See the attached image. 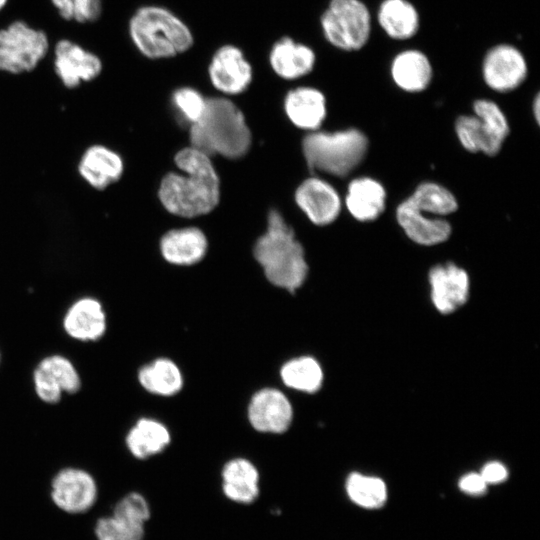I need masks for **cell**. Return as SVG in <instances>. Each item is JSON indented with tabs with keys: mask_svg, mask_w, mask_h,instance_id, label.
I'll return each instance as SVG.
<instances>
[{
	"mask_svg": "<svg viewBox=\"0 0 540 540\" xmlns=\"http://www.w3.org/2000/svg\"><path fill=\"white\" fill-rule=\"evenodd\" d=\"M180 171H169L160 179L157 198L171 216L195 219L211 214L220 204V174L206 153L190 146L181 147L173 156Z\"/></svg>",
	"mask_w": 540,
	"mask_h": 540,
	"instance_id": "6da1fadb",
	"label": "cell"
},
{
	"mask_svg": "<svg viewBox=\"0 0 540 540\" xmlns=\"http://www.w3.org/2000/svg\"><path fill=\"white\" fill-rule=\"evenodd\" d=\"M252 255L266 280L294 293L308 276L305 249L293 227L278 209H270L262 233L256 238Z\"/></svg>",
	"mask_w": 540,
	"mask_h": 540,
	"instance_id": "7a4b0ae2",
	"label": "cell"
},
{
	"mask_svg": "<svg viewBox=\"0 0 540 540\" xmlns=\"http://www.w3.org/2000/svg\"><path fill=\"white\" fill-rule=\"evenodd\" d=\"M188 145L210 157L238 160L251 150L253 134L244 111L226 96H209L198 121L188 127Z\"/></svg>",
	"mask_w": 540,
	"mask_h": 540,
	"instance_id": "3957f363",
	"label": "cell"
},
{
	"mask_svg": "<svg viewBox=\"0 0 540 540\" xmlns=\"http://www.w3.org/2000/svg\"><path fill=\"white\" fill-rule=\"evenodd\" d=\"M128 35L136 50L149 60H166L188 52L195 37L174 11L158 4L138 7L130 16Z\"/></svg>",
	"mask_w": 540,
	"mask_h": 540,
	"instance_id": "277c9868",
	"label": "cell"
},
{
	"mask_svg": "<svg viewBox=\"0 0 540 540\" xmlns=\"http://www.w3.org/2000/svg\"><path fill=\"white\" fill-rule=\"evenodd\" d=\"M367 137L357 129L335 132L312 131L301 141L303 158L309 170L335 177L350 174L364 159Z\"/></svg>",
	"mask_w": 540,
	"mask_h": 540,
	"instance_id": "5b68a950",
	"label": "cell"
},
{
	"mask_svg": "<svg viewBox=\"0 0 540 540\" xmlns=\"http://www.w3.org/2000/svg\"><path fill=\"white\" fill-rule=\"evenodd\" d=\"M319 25L329 45L340 51L356 52L369 42L372 16L362 0H329Z\"/></svg>",
	"mask_w": 540,
	"mask_h": 540,
	"instance_id": "8992f818",
	"label": "cell"
},
{
	"mask_svg": "<svg viewBox=\"0 0 540 540\" xmlns=\"http://www.w3.org/2000/svg\"><path fill=\"white\" fill-rule=\"evenodd\" d=\"M473 111L475 115L457 118V137L466 150L494 156L509 133L506 116L494 101L488 99L476 100Z\"/></svg>",
	"mask_w": 540,
	"mask_h": 540,
	"instance_id": "52a82bcc",
	"label": "cell"
},
{
	"mask_svg": "<svg viewBox=\"0 0 540 540\" xmlns=\"http://www.w3.org/2000/svg\"><path fill=\"white\" fill-rule=\"evenodd\" d=\"M49 51L45 31L22 20L0 29V71L21 74L34 70Z\"/></svg>",
	"mask_w": 540,
	"mask_h": 540,
	"instance_id": "ba28073f",
	"label": "cell"
},
{
	"mask_svg": "<svg viewBox=\"0 0 540 540\" xmlns=\"http://www.w3.org/2000/svg\"><path fill=\"white\" fill-rule=\"evenodd\" d=\"M150 518L147 500L138 492L120 498L109 514L98 517L94 523L96 540H143L145 523Z\"/></svg>",
	"mask_w": 540,
	"mask_h": 540,
	"instance_id": "9c48e42d",
	"label": "cell"
},
{
	"mask_svg": "<svg viewBox=\"0 0 540 540\" xmlns=\"http://www.w3.org/2000/svg\"><path fill=\"white\" fill-rule=\"evenodd\" d=\"M207 77L220 95L231 97L249 89L254 79V70L239 46L226 43L213 52L207 66Z\"/></svg>",
	"mask_w": 540,
	"mask_h": 540,
	"instance_id": "30bf717a",
	"label": "cell"
},
{
	"mask_svg": "<svg viewBox=\"0 0 540 540\" xmlns=\"http://www.w3.org/2000/svg\"><path fill=\"white\" fill-rule=\"evenodd\" d=\"M49 496L60 511L72 515L83 514L96 504L99 488L95 478L88 471L66 467L52 478Z\"/></svg>",
	"mask_w": 540,
	"mask_h": 540,
	"instance_id": "8fae6325",
	"label": "cell"
},
{
	"mask_svg": "<svg viewBox=\"0 0 540 540\" xmlns=\"http://www.w3.org/2000/svg\"><path fill=\"white\" fill-rule=\"evenodd\" d=\"M484 83L493 91L506 93L521 86L528 75V62L524 53L510 43L491 46L481 62Z\"/></svg>",
	"mask_w": 540,
	"mask_h": 540,
	"instance_id": "7c38bea8",
	"label": "cell"
},
{
	"mask_svg": "<svg viewBox=\"0 0 540 540\" xmlns=\"http://www.w3.org/2000/svg\"><path fill=\"white\" fill-rule=\"evenodd\" d=\"M53 64L56 75L67 88L97 78L103 69L97 54L69 39H61L55 44Z\"/></svg>",
	"mask_w": 540,
	"mask_h": 540,
	"instance_id": "4fadbf2b",
	"label": "cell"
},
{
	"mask_svg": "<svg viewBox=\"0 0 540 540\" xmlns=\"http://www.w3.org/2000/svg\"><path fill=\"white\" fill-rule=\"evenodd\" d=\"M247 417L250 425L258 432L284 433L292 423L293 407L282 391L266 387L251 397Z\"/></svg>",
	"mask_w": 540,
	"mask_h": 540,
	"instance_id": "5bb4252c",
	"label": "cell"
},
{
	"mask_svg": "<svg viewBox=\"0 0 540 540\" xmlns=\"http://www.w3.org/2000/svg\"><path fill=\"white\" fill-rule=\"evenodd\" d=\"M294 202L311 223L325 226L336 220L341 211V199L335 188L322 178L311 176L299 183Z\"/></svg>",
	"mask_w": 540,
	"mask_h": 540,
	"instance_id": "9a60e30c",
	"label": "cell"
},
{
	"mask_svg": "<svg viewBox=\"0 0 540 540\" xmlns=\"http://www.w3.org/2000/svg\"><path fill=\"white\" fill-rule=\"evenodd\" d=\"M37 396L46 403H56L63 393H75L81 386L80 376L73 363L61 355L42 359L33 373Z\"/></svg>",
	"mask_w": 540,
	"mask_h": 540,
	"instance_id": "2e32d148",
	"label": "cell"
},
{
	"mask_svg": "<svg viewBox=\"0 0 540 540\" xmlns=\"http://www.w3.org/2000/svg\"><path fill=\"white\" fill-rule=\"evenodd\" d=\"M209 250L207 234L198 226L174 227L159 239V252L173 266L189 267L201 262Z\"/></svg>",
	"mask_w": 540,
	"mask_h": 540,
	"instance_id": "e0dca14e",
	"label": "cell"
},
{
	"mask_svg": "<svg viewBox=\"0 0 540 540\" xmlns=\"http://www.w3.org/2000/svg\"><path fill=\"white\" fill-rule=\"evenodd\" d=\"M317 63L315 50L290 36H282L270 47L268 64L272 72L285 81H296L309 75Z\"/></svg>",
	"mask_w": 540,
	"mask_h": 540,
	"instance_id": "ac0fdd59",
	"label": "cell"
},
{
	"mask_svg": "<svg viewBox=\"0 0 540 540\" xmlns=\"http://www.w3.org/2000/svg\"><path fill=\"white\" fill-rule=\"evenodd\" d=\"M283 112L300 130H319L327 115L324 93L316 87L301 85L289 89L283 99Z\"/></svg>",
	"mask_w": 540,
	"mask_h": 540,
	"instance_id": "d6986e66",
	"label": "cell"
},
{
	"mask_svg": "<svg viewBox=\"0 0 540 540\" xmlns=\"http://www.w3.org/2000/svg\"><path fill=\"white\" fill-rule=\"evenodd\" d=\"M429 282L432 302L441 313L453 312L468 299V274L454 263L434 266Z\"/></svg>",
	"mask_w": 540,
	"mask_h": 540,
	"instance_id": "ffe728a7",
	"label": "cell"
},
{
	"mask_svg": "<svg viewBox=\"0 0 540 540\" xmlns=\"http://www.w3.org/2000/svg\"><path fill=\"white\" fill-rule=\"evenodd\" d=\"M390 76L394 84L401 90L418 93L427 89L432 81V62L428 55L420 49H404L392 58Z\"/></svg>",
	"mask_w": 540,
	"mask_h": 540,
	"instance_id": "44dd1931",
	"label": "cell"
},
{
	"mask_svg": "<svg viewBox=\"0 0 540 540\" xmlns=\"http://www.w3.org/2000/svg\"><path fill=\"white\" fill-rule=\"evenodd\" d=\"M66 333L79 341L100 339L107 327L105 311L101 303L91 297L74 302L63 318Z\"/></svg>",
	"mask_w": 540,
	"mask_h": 540,
	"instance_id": "7402d4cb",
	"label": "cell"
},
{
	"mask_svg": "<svg viewBox=\"0 0 540 540\" xmlns=\"http://www.w3.org/2000/svg\"><path fill=\"white\" fill-rule=\"evenodd\" d=\"M396 216L407 236L420 245L430 246L442 243L451 234L449 222L441 218L426 216L408 199L398 206Z\"/></svg>",
	"mask_w": 540,
	"mask_h": 540,
	"instance_id": "603a6c76",
	"label": "cell"
},
{
	"mask_svg": "<svg viewBox=\"0 0 540 540\" xmlns=\"http://www.w3.org/2000/svg\"><path fill=\"white\" fill-rule=\"evenodd\" d=\"M376 21L387 37L397 41L413 38L421 25L420 13L409 0H382Z\"/></svg>",
	"mask_w": 540,
	"mask_h": 540,
	"instance_id": "cb8c5ba5",
	"label": "cell"
},
{
	"mask_svg": "<svg viewBox=\"0 0 540 540\" xmlns=\"http://www.w3.org/2000/svg\"><path fill=\"white\" fill-rule=\"evenodd\" d=\"M222 488L232 501L248 504L259 495V472L246 458L229 460L222 469Z\"/></svg>",
	"mask_w": 540,
	"mask_h": 540,
	"instance_id": "d4e9b609",
	"label": "cell"
},
{
	"mask_svg": "<svg viewBox=\"0 0 540 540\" xmlns=\"http://www.w3.org/2000/svg\"><path fill=\"white\" fill-rule=\"evenodd\" d=\"M124 163L116 152L100 145L90 147L83 155L79 172L93 187L104 189L123 174Z\"/></svg>",
	"mask_w": 540,
	"mask_h": 540,
	"instance_id": "484cf974",
	"label": "cell"
},
{
	"mask_svg": "<svg viewBox=\"0 0 540 540\" xmlns=\"http://www.w3.org/2000/svg\"><path fill=\"white\" fill-rule=\"evenodd\" d=\"M385 199L383 186L372 178L363 177L350 182L345 204L355 219L371 221L383 212Z\"/></svg>",
	"mask_w": 540,
	"mask_h": 540,
	"instance_id": "4316f807",
	"label": "cell"
},
{
	"mask_svg": "<svg viewBox=\"0 0 540 540\" xmlns=\"http://www.w3.org/2000/svg\"><path fill=\"white\" fill-rule=\"evenodd\" d=\"M171 442L169 429L162 422L143 417L128 431L125 443L129 452L138 459L161 453Z\"/></svg>",
	"mask_w": 540,
	"mask_h": 540,
	"instance_id": "83f0119b",
	"label": "cell"
},
{
	"mask_svg": "<svg viewBox=\"0 0 540 540\" xmlns=\"http://www.w3.org/2000/svg\"><path fill=\"white\" fill-rule=\"evenodd\" d=\"M137 377L140 385L147 392L162 397L179 393L184 384L179 366L165 357L157 358L142 366Z\"/></svg>",
	"mask_w": 540,
	"mask_h": 540,
	"instance_id": "f1b7e54d",
	"label": "cell"
},
{
	"mask_svg": "<svg viewBox=\"0 0 540 540\" xmlns=\"http://www.w3.org/2000/svg\"><path fill=\"white\" fill-rule=\"evenodd\" d=\"M280 378L290 389L313 393L318 391L322 385L323 370L315 358L299 356L282 365Z\"/></svg>",
	"mask_w": 540,
	"mask_h": 540,
	"instance_id": "f546056e",
	"label": "cell"
},
{
	"mask_svg": "<svg viewBox=\"0 0 540 540\" xmlns=\"http://www.w3.org/2000/svg\"><path fill=\"white\" fill-rule=\"evenodd\" d=\"M346 492L353 503L366 509L380 508L387 499V488L382 479L360 473L349 475Z\"/></svg>",
	"mask_w": 540,
	"mask_h": 540,
	"instance_id": "4dcf8cb0",
	"label": "cell"
},
{
	"mask_svg": "<svg viewBox=\"0 0 540 540\" xmlns=\"http://www.w3.org/2000/svg\"><path fill=\"white\" fill-rule=\"evenodd\" d=\"M423 213L444 216L457 210V201L453 194L443 186L426 182L420 184L407 198Z\"/></svg>",
	"mask_w": 540,
	"mask_h": 540,
	"instance_id": "1f68e13d",
	"label": "cell"
},
{
	"mask_svg": "<svg viewBox=\"0 0 540 540\" xmlns=\"http://www.w3.org/2000/svg\"><path fill=\"white\" fill-rule=\"evenodd\" d=\"M171 105L181 122L188 127L198 121L202 116L207 97L197 88L192 86H180L172 91Z\"/></svg>",
	"mask_w": 540,
	"mask_h": 540,
	"instance_id": "d6a6232c",
	"label": "cell"
},
{
	"mask_svg": "<svg viewBox=\"0 0 540 540\" xmlns=\"http://www.w3.org/2000/svg\"><path fill=\"white\" fill-rule=\"evenodd\" d=\"M59 16L81 24L97 21L103 10V0H50Z\"/></svg>",
	"mask_w": 540,
	"mask_h": 540,
	"instance_id": "836d02e7",
	"label": "cell"
},
{
	"mask_svg": "<svg viewBox=\"0 0 540 540\" xmlns=\"http://www.w3.org/2000/svg\"><path fill=\"white\" fill-rule=\"evenodd\" d=\"M487 485L480 473H468L459 480L460 490L472 496L485 494Z\"/></svg>",
	"mask_w": 540,
	"mask_h": 540,
	"instance_id": "e575fe53",
	"label": "cell"
},
{
	"mask_svg": "<svg viewBox=\"0 0 540 540\" xmlns=\"http://www.w3.org/2000/svg\"><path fill=\"white\" fill-rule=\"evenodd\" d=\"M487 484H498L508 477L507 468L500 462L487 463L480 472Z\"/></svg>",
	"mask_w": 540,
	"mask_h": 540,
	"instance_id": "d590c367",
	"label": "cell"
},
{
	"mask_svg": "<svg viewBox=\"0 0 540 540\" xmlns=\"http://www.w3.org/2000/svg\"><path fill=\"white\" fill-rule=\"evenodd\" d=\"M532 110L534 112L536 122L539 123V119H540V116H539V114H540V97H539V94H537L535 96V99L533 101Z\"/></svg>",
	"mask_w": 540,
	"mask_h": 540,
	"instance_id": "8d00e7d4",
	"label": "cell"
},
{
	"mask_svg": "<svg viewBox=\"0 0 540 540\" xmlns=\"http://www.w3.org/2000/svg\"><path fill=\"white\" fill-rule=\"evenodd\" d=\"M8 0H0V11L5 7Z\"/></svg>",
	"mask_w": 540,
	"mask_h": 540,
	"instance_id": "74e56055",
	"label": "cell"
}]
</instances>
